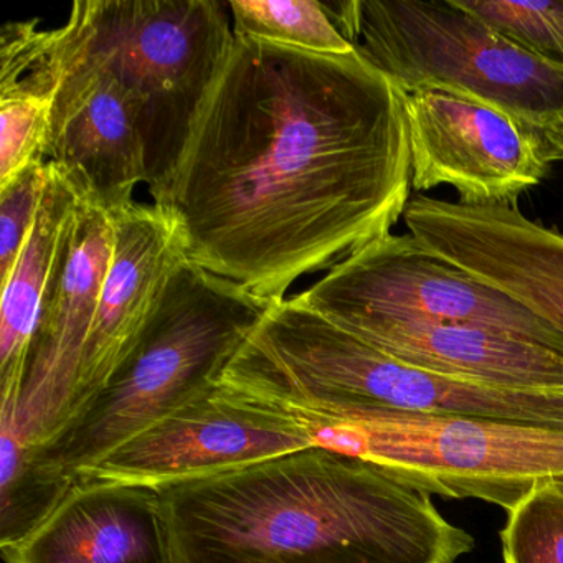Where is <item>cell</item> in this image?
I'll return each mask as SVG.
<instances>
[{
  "label": "cell",
  "instance_id": "cell-1",
  "mask_svg": "<svg viewBox=\"0 0 563 563\" xmlns=\"http://www.w3.org/2000/svg\"><path fill=\"white\" fill-rule=\"evenodd\" d=\"M410 186L405 95L357 51L233 35L154 203L190 263L275 302L390 235Z\"/></svg>",
  "mask_w": 563,
  "mask_h": 563
},
{
  "label": "cell",
  "instance_id": "cell-2",
  "mask_svg": "<svg viewBox=\"0 0 563 563\" xmlns=\"http://www.w3.org/2000/svg\"><path fill=\"white\" fill-rule=\"evenodd\" d=\"M157 493L176 563H456L474 547L423 490L318 444Z\"/></svg>",
  "mask_w": 563,
  "mask_h": 563
},
{
  "label": "cell",
  "instance_id": "cell-3",
  "mask_svg": "<svg viewBox=\"0 0 563 563\" xmlns=\"http://www.w3.org/2000/svg\"><path fill=\"white\" fill-rule=\"evenodd\" d=\"M219 382L295 411L312 430L387 411L563 427V390L489 387L405 364L296 296L273 302Z\"/></svg>",
  "mask_w": 563,
  "mask_h": 563
},
{
  "label": "cell",
  "instance_id": "cell-4",
  "mask_svg": "<svg viewBox=\"0 0 563 563\" xmlns=\"http://www.w3.org/2000/svg\"><path fill=\"white\" fill-rule=\"evenodd\" d=\"M273 301L184 260L103 390L51 443L31 448L48 476L75 484L108 454L219 384Z\"/></svg>",
  "mask_w": 563,
  "mask_h": 563
},
{
  "label": "cell",
  "instance_id": "cell-5",
  "mask_svg": "<svg viewBox=\"0 0 563 563\" xmlns=\"http://www.w3.org/2000/svg\"><path fill=\"white\" fill-rule=\"evenodd\" d=\"M229 2L78 0L67 24L41 31L42 54L101 68L130 101L153 199L173 179L233 42Z\"/></svg>",
  "mask_w": 563,
  "mask_h": 563
},
{
  "label": "cell",
  "instance_id": "cell-6",
  "mask_svg": "<svg viewBox=\"0 0 563 563\" xmlns=\"http://www.w3.org/2000/svg\"><path fill=\"white\" fill-rule=\"evenodd\" d=\"M355 51L404 95L450 90L543 128L563 114V70L457 0H358Z\"/></svg>",
  "mask_w": 563,
  "mask_h": 563
},
{
  "label": "cell",
  "instance_id": "cell-7",
  "mask_svg": "<svg viewBox=\"0 0 563 563\" xmlns=\"http://www.w3.org/2000/svg\"><path fill=\"white\" fill-rule=\"evenodd\" d=\"M314 433L318 446L371 461L428 496L486 500L507 512L563 483V427L387 411Z\"/></svg>",
  "mask_w": 563,
  "mask_h": 563
},
{
  "label": "cell",
  "instance_id": "cell-8",
  "mask_svg": "<svg viewBox=\"0 0 563 563\" xmlns=\"http://www.w3.org/2000/svg\"><path fill=\"white\" fill-rule=\"evenodd\" d=\"M296 298L341 328L374 321L479 325L563 352L562 335L539 316L411 233L371 243Z\"/></svg>",
  "mask_w": 563,
  "mask_h": 563
},
{
  "label": "cell",
  "instance_id": "cell-9",
  "mask_svg": "<svg viewBox=\"0 0 563 563\" xmlns=\"http://www.w3.org/2000/svg\"><path fill=\"white\" fill-rule=\"evenodd\" d=\"M316 444L311 423L295 411L219 382L131 438L78 481L161 490Z\"/></svg>",
  "mask_w": 563,
  "mask_h": 563
},
{
  "label": "cell",
  "instance_id": "cell-10",
  "mask_svg": "<svg viewBox=\"0 0 563 563\" xmlns=\"http://www.w3.org/2000/svg\"><path fill=\"white\" fill-rule=\"evenodd\" d=\"M114 243L113 217L80 197L42 299L18 405L0 411V428L25 446L51 443L74 420L75 380Z\"/></svg>",
  "mask_w": 563,
  "mask_h": 563
},
{
  "label": "cell",
  "instance_id": "cell-11",
  "mask_svg": "<svg viewBox=\"0 0 563 563\" xmlns=\"http://www.w3.org/2000/svg\"><path fill=\"white\" fill-rule=\"evenodd\" d=\"M411 186H451L461 203H509L539 186L552 154L539 128L450 90L405 95Z\"/></svg>",
  "mask_w": 563,
  "mask_h": 563
},
{
  "label": "cell",
  "instance_id": "cell-12",
  "mask_svg": "<svg viewBox=\"0 0 563 563\" xmlns=\"http://www.w3.org/2000/svg\"><path fill=\"white\" fill-rule=\"evenodd\" d=\"M408 232L496 286L563 338V235L509 203L444 202L418 196L404 213Z\"/></svg>",
  "mask_w": 563,
  "mask_h": 563
},
{
  "label": "cell",
  "instance_id": "cell-13",
  "mask_svg": "<svg viewBox=\"0 0 563 563\" xmlns=\"http://www.w3.org/2000/svg\"><path fill=\"white\" fill-rule=\"evenodd\" d=\"M113 220L117 243L78 367L71 423L133 349L164 285L186 260L173 222L156 203L134 202Z\"/></svg>",
  "mask_w": 563,
  "mask_h": 563
},
{
  "label": "cell",
  "instance_id": "cell-14",
  "mask_svg": "<svg viewBox=\"0 0 563 563\" xmlns=\"http://www.w3.org/2000/svg\"><path fill=\"white\" fill-rule=\"evenodd\" d=\"M8 563H176L159 493L78 481L25 539L2 549Z\"/></svg>",
  "mask_w": 563,
  "mask_h": 563
},
{
  "label": "cell",
  "instance_id": "cell-15",
  "mask_svg": "<svg viewBox=\"0 0 563 563\" xmlns=\"http://www.w3.org/2000/svg\"><path fill=\"white\" fill-rule=\"evenodd\" d=\"M345 331L378 351L446 377L514 390H563V352L467 324L374 321Z\"/></svg>",
  "mask_w": 563,
  "mask_h": 563
},
{
  "label": "cell",
  "instance_id": "cell-16",
  "mask_svg": "<svg viewBox=\"0 0 563 563\" xmlns=\"http://www.w3.org/2000/svg\"><path fill=\"white\" fill-rule=\"evenodd\" d=\"M78 202L80 196L70 180L48 161V180L37 219L11 275L0 285V411H14L18 405L42 299Z\"/></svg>",
  "mask_w": 563,
  "mask_h": 563
},
{
  "label": "cell",
  "instance_id": "cell-17",
  "mask_svg": "<svg viewBox=\"0 0 563 563\" xmlns=\"http://www.w3.org/2000/svg\"><path fill=\"white\" fill-rule=\"evenodd\" d=\"M0 549H5L37 529L74 484L48 476L8 428H0Z\"/></svg>",
  "mask_w": 563,
  "mask_h": 563
},
{
  "label": "cell",
  "instance_id": "cell-18",
  "mask_svg": "<svg viewBox=\"0 0 563 563\" xmlns=\"http://www.w3.org/2000/svg\"><path fill=\"white\" fill-rule=\"evenodd\" d=\"M233 35L316 54L355 51L329 21L319 0H230Z\"/></svg>",
  "mask_w": 563,
  "mask_h": 563
},
{
  "label": "cell",
  "instance_id": "cell-19",
  "mask_svg": "<svg viewBox=\"0 0 563 563\" xmlns=\"http://www.w3.org/2000/svg\"><path fill=\"white\" fill-rule=\"evenodd\" d=\"M504 563H563V483L547 484L507 512Z\"/></svg>",
  "mask_w": 563,
  "mask_h": 563
},
{
  "label": "cell",
  "instance_id": "cell-20",
  "mask_svg": "<svg viewBox=\"0 0 563 563\" xmlns=\"http://www.w3.org/2000/svg\"><path fill=\"white\" fill-rule=\"evenodd\" d=\"M457 2L523 51L563 70V0Z\"/></svg>",
  "mask_w": 563,
  "mask_h": 563
},
{
  "label": "cell",
  "instance_id": "cell-21",
  "mask_svg": "<svg viewBox=\"0 0 563 563\" xmlns=\"http://www.w3.org/2000/svg\"><path fill=\"white\" fill-rule=\"evenodd\" d=\"M51 98L15 93L0 98V187L45 161Z\"/></svg>",
  "mask_w": 563,
  "mask_h": 563
},
{
  "label": "cell",
  "instance_id": "cell-22",
  "mask_svg": "<svg viewBox=\"0 0 563 563\" xmlns=\"http://www.w3.org/2000/svg\"><path fill=\"white\" fill-rule=\"evenodd\" d=\"M47 180L48 161H37L0 187V285L31 235Z\"/></svg>",
  "mask_w": 563,
  "mask_h": 563
},
{
  "label": "cell",
  "instance_id": "cell-23",
  "mask_svg": "<svg viewBox=\"0 0 563 563\" xmlns=\"http://www.w3.org/2000/svg\"><path fill=\"white\" fill-rule=\"evenodd\" d=\"M553 161H563V114L540 128Z\"/></svg>",
  "mask_w": 563,
  "mask_h": 563
}]
</instances>
